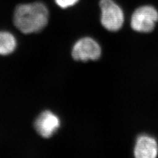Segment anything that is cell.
Wrapping results in <instances>:
<instances>
[{
    "mask_svg": "<svg viewBox=\"0 0 158 158\" xmlns=\"http://www.w3.org/2000/svg\"><path fill=\"white\" fill-rule=\"evenodd\" d=\"M101 48L98 43L90 37L78 40L72 49V57L76 61L96 60L101 56Z\"/></svg>",
    "mask_w": 158,
    "mask_h": 158,
    "instance_id": "277c9868",
    "label": "cell"
},
{
    "mask_svg": "<svg viewBox=\"0 0 158 158\" xmlns=\"http://www.w3.org/2000/svg\"><path fill=\"white\" fill-rule=\"evenodd\" d=\"M78 1L79 0H55L57 6L62 9H66L75 6Z\"/></svg>",
    "mask_w": 158,
    "mask_h": 158,
    "instance_id": "ba28073f",
    "label": "cell"
},
{
    "mask_svg": "<svg viewBox=\"0 0 158 158\" xmlns=\"http://www.w3.org/2000/svg\"><path fill=\"white\" fill-rule=\"evenodd\" d=\"M60 127L59 117L52 111L47 110L42 112L34 123V128L41 136L48 138L52 136Z\"/></svg>",
    "mask_w": 158,
    "mask_h": 158,
    "instance_id": "5b68a950",
    "label": "cell"
},
{
    "mask_svg": "<svg viewBox=\"0 0 158 158\" xmlns=\"http://www.w3.org/2000/svg\"><path fill=\"white\" fill-rule=\"evenodd\" d=\"M134 154L136 158H155L158 154V146L154 138L142 135L136 140Z\"/></svg>",
    "mask_w": 158,
    "mask_h": 158,
    "instance_id": "8992f818",
    "label": "cell"
},
{
    "mask_svg": "<svg viewBox=\"0 0 158 158\" xmlns=\"http://www.w3.org/2000/svg\"><path fill=\"white\" fill-rule=\"evenodd\" d=\"M101 23L109 31L119 30L124 23V14L121 8L113 0H101Z\"/></svg>",
    "mask_w": 158,
    "mask_h": 158,
    "instance_id": "7a4b0ae2",
    "label": "cell"
},
{
    "mask_svg": "<svg viewBox=\"0 0 158 158\" xmlns=\"http://www.w3.org/2000/svg\"><path fill=\"white\" fill-rule=\"evenodd\" d=\"M17 46L15 36L9 32H0V55L6 56L14 52Z\"/></svg>",
    "mask_w": 158,
    "mask_h": 158,
    "instance_id": "52a82bcc",
    "label": "cell"
},
{
    "mask_svg": "<svg viewBox=\"0 0 158 158\" xmlns=\"http://www.w3.org/2000/svg\"><path fill=\"white\" fill-rule=\"evenodd\" d=\"M49 13L42 3L19 5L14 13L13 22L15 27L24 34L41 31L48 22Z\"/></svg>",
    "mask_w": 158,
    "mask_h": 158,
    "instance_id": "6da1fadb",
    "label": "cell"
},
{
    "mask_svg": "<svg viewBox=\"0 0 158 158\" xmlns=\"http://www.w3.org/2000/svg\"><path fill=\"white\" fill-rule=\"evenodd\" d=\"M158 21V12L152 6L138 7L133 13L131 25L134 31L139 32H150L155 28Z\"/></svg>",
    "mask_w": 158,
    "mask_h": 158,
    "instance_id": "3957f363",
    "label": "cell"
}]
</instances>
